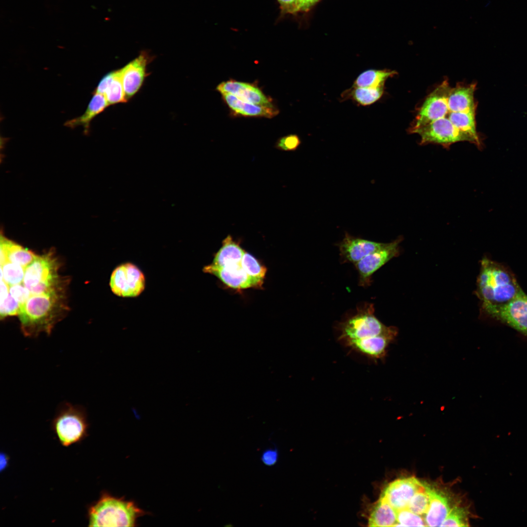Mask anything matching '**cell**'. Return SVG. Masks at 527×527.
<instances>
[{
    "label": "cell",
    "instance_id": "e0dca14e",
    "mask_svg": "<svg viewBox=\"0 0 527 527\" xmlns=\"http://www.w3.org/2000/svg\"><path fill=\"white\" fill-rule=\"evenodd\" d=\"M103 94L109 105L127 101L122 84L121 69L111 71L104 75L94 91Z\"/></svg>",
    "mask_w": 527,
    "mask_h": 527
},
{
    "label": "cell",
    "instance_id": "4dcf8cb0",
    "mask_svg": "<svg viewBox=\"0 0 527 527\" xmlns=\"http://www.w3.org/2000/svg\"><path fill=\"white\" fill-rule=\"evenodd\" d=\"M283 12L286 13L297 12L298 0H277Z\"/></svg>",
    "mask_w": 527,
    "mask_h": 527
},
{
    "label": "cell",
    "instance_id": "4fadbf2b",
    "mask_svg": "<svg viewBox=\"0 0 527 527\" xmlns=\"http://www.w3.org/2000/svg\"><path fill=\"white\" fill-rule=\"evenodd\" d=\"M150 56L147 51H142L133 61L121 69L123 88L127 100L140 89L146 76V68Z\"/></svg>",
    "mask_w": 527,
    "mask_h": 527
},
{
    "label": "cell",
    "instance_id": "484cf974",
    "mask_svg": "<svg viewBox=\"0 0 527 527\" xmlns=\"http://www.w3.org/2000/svg\"><path fill=\"white\" fill-rule=\"evenodd\" d=\"M397 523L395 526H426L425 519L407 508L397 511Z\"/></svg>",
    "mask_w": 527,
    "mask_h": 527
},
{
    "label": "cell",
    "instance_id": "9c48e42d",
    "mask_svg": "<svg viewBox=\"0 0 527 527\" xmlns=\"http://www.w3.org/2000/svg\"><path fill=\"white\" fill-rule=\"evenodd\" d=\"M109 285L112 291L117 296L135 297L144 290L145 279L143 273L136 265L125 263L114 269Z\"/></svg>",
    "mask_w": 527,
    "mask_h": 527
},
{
    "label": "cell",
    "instance_id": "8fae6325",
    "mask_svg": "<svg viewBox=\"0 0 527 527\" xmlns=\"http://www.w3.org/2000/svg\"><path fill=\"white\" fill-rule=\"evenodd\" d=\"M422 486L414 477L399 479L386 486L381 497L398 511L407 507L410 500Z\"/></svg>",
    "mask_w": 527,
    "mask_h": 527
},
{
    "label": "cell",
    "instance_id": "277c9868",
    "mask_svg": "<svg viewBox=\"0 0 527 527\" xmlns=\"http://www.w3.org/2000/svg\"><path fill=\"white\" fill-rule=\"evenodd\" d=\"M245 251L228 235L216 253L212 263L204 266L203 271L217 277L228 286L234 289L261 287L251 277L243 265L242 260Z\"/></svg>",
    "mask_w": 527,
    "mask_h": 527
},
{
    "label": "cell",
    "instance_id": "4316f807",
    "mask_svg": "<svg viewBox=\"0 0 527 527\" xmlns=\"http://www.w3.org/2000/svg\"><path fill=\"white\" fill-rule=\"evenodd\" d=\"M301 144V140L297 135L289 134L278 139L275 147L283 151H294L298 148Z\"/></svg>",
    "mask_w": 527,
    "mask_h": 527
},
{
    "label": "cell",
    "instance_id": "f546056e",
    "mask_svg": "<svg viewBox=\"0 0 527 527\" xmlns=\"http://www.w3.org/2000/svg\"><path fill=\"white\" fill-rule=\"evenodd\" d=\"M278 452L276 448H270L265 450L261 456V460L266 466H272L277 462Z\"/></svg>",
    "mask_w": 527,
    "mask_h": 527
},
{
    "label": "cell",
    "instance_id": "ffe728a7",
    "mask_svg": "<svg viewBox=\"0 0 527 527\" xmlns=\"http://www.w3.org/2000/svg\"><path fill=\"white\" fill-rule=\"evenodd\" d=\"M384 92V86L362 87L352 86L341 94L342 101L351 100L359 105H370L381 99Z\"/></svg>",
    "mask_w": 527,
    "mask_h": 527
},
{
    "label": "cell",
    "instance_id": "44dd1931",
    "mask_svg": "<svg viewBox=\"0 0 527 527\" xmlns=\"http://www.w3.org/2000/svg\"><path fill=\"white\" fill-rule=\"evenodd\" d=\"M397 523V511L381 497L370 515L369 526L391 527L395 526Z\"/></svg>",
    "mask_w": 527,
    "mask_h": 527
},
{
    "label": "cell",
    "instance_id": "30bf717a",
    "mask_svg": "<svg viewBox=\"0 0 527 527\" xmlns=\"http://www.w3.org/2000/svg\"><path fill=\"white\" fill-rule=\"evenodd\" d=\"M402 238L383 245L367 255L354 264L359 274V284L366 287L371 284L373 273L399 254V244Z\"/></svg>",
    "mask_w": 527,
    "mask_h": 527
},
{
    "label": "cell",
    "instance_id": "9a60e30c",
    "mask_svg": "<svg viewBox=\"0 0 527 527\" xmlns=\"http://www.w3.org/2000/svg\"><path fill=\"white\" fill-rule=\"evenodd\" d=\"M427 492L430 503L427 511L425 515L426 526H441L446 519L451 508L449 500L442 492L424 484Z\"/></svg>",
    "mask_w": 527,
    "mask_h": 527
},
{
    "label": "cell",
    "instance_id": "83f0119b",
    "mask_svg": "<svg viewBox=\"0 0 527 527\" xmlns=\"http://www.w3.org/2000/svg\"><path fill=\"white\" fill-rule=\"evenodd\" d=\"M20 310V304L9 293L7 296L0 301V315L1 318L7 316L19 315Z\"/></svg>",
    "mask_w": 527,
    "mask_h": 527
},
{
    "label": "cell",
    "instance_id": "f1b7e54d",
    "mask_svg": "<svg viewBox=\"0 0 527 527\" xmlns=\"http://www.w3.org/2000/svg\"><path fill=\"white\" fill-rule=\"evenodd\" d=\"M9 293L19 303L20 306L22 305L31 295L30 291L23 283L10 286Z\"/></svg>",
    "mask_w": 527,
    "mask_h": 527
},
{
    "label": "cell",
    "instance_id": "cb8c5ba5",
    "mask_svg": "<svg viewBox=\"0 0 527 527\" xmlns=\"http://www.w3.org/2000/svg\"><path fill=\"white\" fill-rule=\"evenodd\" d=\"M429 503V495L423 484L410 500L407 508L417 514L423 516L427 511Z\"/></svg>",
    "mask_w": 527,
    "mask_h": 527
},
{
    "label": "cell",
    "instance_id": "2e32d148",
    "mask_svg": "<svg viewBox=\"0 0 527 527\" xmlns=\"http://www.w3.org/2000/svg\"><path fill=\"white\" fill-rule=\"evenodd\" d=\"M223 100L234 113L244 117L271 118L279 113L274 105H261L243 101L228 93H222Z\"/></svg>",
    "mask_w": 527,
    "mask_h": 527
},
{
    "label": "cell",
    "instance_id": "6da1fadb",
    "mask_svg": "<svg viewBox=\"0 0 527 527\" xmlns=\"http://www.w3.org/2000/svg\"><path fill=\"white\" fill-rule=\"evenodd\" d=\"M372 304L366 303L356 313L339 324L338 340L351 350L375 360L384 359L387 349L398 334L394 326H386L374 315Z\"/></svg>",
    "mask_w": 527,
    "mask_h": 527
},
{
    "label": "cell",
    "instance_id": "8992f818",
    "mask_svg": "<svg viewBox=\"0 0 527 527\" xmlns=\"http://www.w3.org/2000/svg\"><path fill=\"white\" fill-rule=\"evenodd\" d=\"M89 424L85 410L66 404L52 422V428L61 444L65 447L79 443L88 435Z\"/></svg>",
    "mask_w": 527,
    "mask_h": 527
},
{
    "label": "cell",
    "instance_id": "d4e9b609",
    "mask_svg": "<svg viewBox=\"0 0 527 527\" xmlns=\"http://www.w3.org/2000/svg\"><path fill=\"white\" fill-rule=\"evenodd\" d=\"M468 512L462 507H452L441 527H468Z\"/></svg>",
    "mask_w": 527,
    "mask_h": 527
},
{
    "label": "cell",
    "instance_id": "1f68e13d",
    "mask_svg": "<svg viewBox=\"0 0 527 527\" xmlns=\"http://www.w3.org/2000/svg\"><path fill=\"white\" fill-rule=\"evenodd\" d=\"M319 0H298V12L308 11Z\"/></svg>",
    "mask_w": 527,
    "mask_h": 527
},
{
    "label": "cell",
    "instance_id": "ac0fdd59",
    "mask_svg": "<svg viewBox=\"0 0 527 527\" xmlns=\"http://www.w3.org/2000/svg\"><path fill=\"white\" fill-rule=\"evenodd\" d=\"M109 104L103 94L93 92V96L85 112L79 117L67 121L64 125L71 128L80 126H82L84 132L87 133L89 132L92 121Z\"/></svg>",
    "mask_w": 527,
    "mask_h": 527
},
{
    "label": "cell",
    "instance_id": "52a82bcc",
    "mask_svg": "<svg viewBox=\"0 0 527 527\" xmlns=\"http://www.w3.org/2000/svg\"><path fill=\"white\" fill-rule=\"evenodd\" d=\"M58 264L51 253L37 257L25 268L22 283L31 295L59 289Z\"/></svg>",
    "mask_w": 527,
    "mask_h": 527
},
{
    "label": "cell",
    "instance_id": "d6986e66",
    "mask_svg": "<svg viewBox=\"0 0 527 527\" xmlns=\"http://www.w3.org/2000/svg\"><path fill=\"white\" fill-rule=\"evenodd\" d=\"M0 265L6 262L18 264L27 267L37 257L34 253L19 244L1 237Z\"/></svg>",
    "mask_w": 527,
    "mask_h": 527
},
{
    "label": "cell",
    "instance_id": "d6a6232c",
    "mask_svg": "<svg viewBox=\"0 0 527 527\" xmlns=\"http://www.w3.org/2000/svg\"><path fill=\"white\" fill-rule=\"evenodd\" d=\"M8 457L5 453H2L0 455V470H2L6 467L8 463Z\"/></svg>",
    "mask_w": 527,
    "mask_h": 527
},
{
    "label": "cell",
    "instance_id": "7402d4cb",
    "mask_svg": "<svg viewBox=\"0 0 527 527\" xmlns=\"http://www.w3.org/2000/svg\"><path fill=\"white\" fill-rule=\"evenodd\" d=\"M396 73L389 70L368 69L361 73L355 79L352 86L362 87L384 86L385 82Z\"/></svg>",
    "mask_w": 527,
    "mask_h": 527
},
{
    "label": "cell",
    "instance_id": "5b68a950",
    "mask_svg": "<svg viewBox=\"0 0 527 527\" xmlns=\"http://www.w3.org/2000/svg\"><path fill=\"white\" fill-rule=\"evenodd\" d=\"M144 514L133 502L103 492L88 508V526L134 527L137 519Z\"/></svg>",
    "mask_w": 527,
    "mask_h": 527
},
{
    "label": "cell",
    "instance_id": "7a4b0ae2",
    "mask_svg": "<svg viewBox=\"0 0 527 527\" xmlns=\"http://www.w3.org/2000/svg\"><path fill=\"white\" fill-rule=\"evenodd\" d=\"M522 291L514 275L506 267L488 258L483 259L476 289L482 306L505 304Z\"/></svg>",
    "mask_w": 527,
    "mask_h": 527
},
{
    "label": "cell",
    "instance_id": "5bb4252c",
    "mask_svg": "<svg viewBox=\"0 0 527 527\" xmlns=\"http://www.w3.org/2000/svg\"><path fill=\"white\" fill-rule=\"evenodd\" d=\"M221 94H230L245 102L261 105H272L271 99L254 84L230 80L216 87Z\"/></svg>",
    "mask_w": 527,
    "mask_h": 527
},
{
    "label": "cell",
    "instance_id": "3957f363",
    "mask_svg": "<svg viewBox=\"0 0 527 527\" xmlns=\"http://www.w3.org/2000/svg\"><path fill=\"white\" fill-rule=\"evenodd\" d=\"M61 298L58 289L30 296L20 306L19 314L24 336L35 337L42 332L51 333L61 316Z\"/></svg>",
    "mask_w": 527,
    "mask_h": 527
},
{
    "label": "cell",
    "instance_id": "ba28073f",
    "mask_svg": "<svg viewBox=\"0 0 527 527\" xmlns=\"http://www.w3.org/2000/svg\"><path fill=\"white\" fill-rule=\"evenodd\" d=\"M482 307L489 316L527 335V295L523 290L505 304Z\"/></svg>",
    "mask_w": 527,
    "mask_h": 527
},
{
    "label": "cell",
    "instance_id": "603a6c76",
    "mask_svg": "<svg viewBox=\"0 0 527 527\" xmlns=\"http://www.w3.org/2000/svg\"><path fill=\"white\" fill-rule=\"evenodd\" d=\"M25 267L11 262H6L0 268V279L9 286L21 284L23 282Z\"/></svg>",
    "mask_w": 527,
    "mask_h": 527
},
{
    "label": "cell",
    "instance_id": "7c38bea8",
    "mask_svg": "<svg viewBox=\"0 0 527 527\" xmlns=\"http://www.w3.org/2000/svg\"><path fill=\"white\" fill-rule=\"evenodd\" d=\"M384 243L356 237L345 232L343 240L338 243L340 256L343 263L354 264L365 257L382 247Z\"/></svg>",
    "mask_w": 527,
    "mask_h": 527
}]
</instances>
